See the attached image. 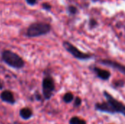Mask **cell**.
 I'll list each match as a JSON object with an SVG mask.
<instances>
[{"instance_id":"obj_1","label":"cell","mask_w":125,"mask_h":124,"mask_svg":"<svg viewBox=\"0 0 125 124\" xmlns=\"http://www.w3.org/2000/svg\"><path fill=\"white\" fill-rule=\"evenodd\" d=\"M51 31V26L48 23L37 22L31 24L26 30V36L29 37H37L48 34Z\"/></svg>"},{"instance_id":"obj_2","label":"cell","mask_w":125,"mask_h":124,"mask_svg":"<svg viewBox=\"0 0 125 124\" xmlns=\"http://www.w3.org/2000/svg\"><path fill=\"white\" fill-rule=\"evenodd\" d=\"M1 56L3 61L11 67L15 69H21L24 66V61L23 58L21 56H19L17 53L11 50H4L2 52Z\"/></svg>"},{"instance_id":"obj_3","label":"cell","mask_w":125,"mask_h":124,"mask_svg":"<svg viewBox=\"0 0 125 124\" xmlns=\"http://www.w3.org/2000/svg\"><path fill=\"white\" fill-rule=\"evenodd\" d=\"M63 46L67 50L70 54H72L75 58L79 59V60H87L89 59L92 57L91 54L85 53L81 52L80 50H78L75 46H74L73 44L67 41H64L63 42Z\"/></svg>"},{"instance_id":"obj_4","label":"cell","mask_w":125,"mask_h":124,"mask_svg":"<svg viewBox=\"0 0 125 124\" xmlns=\"http://www.w3.org/2000/svg\"><path fill=\"white\" fill-rule=\"evenodd\" d=\"M55 89L54 81L51 77H45L42 80V93L45 99H49Z\"/></svg>"},{"instance_id":"obj_5","label":"cell","mask_w":125,"mask_h":124,"mask_svg":"<svg viewBox=\"0 0 125 124\" xmlns=\"http://www.w3.org/2000/svg\"><path fill=\"white\" fill-rule=\"evenodd\" d=\"M104 96H105L107 101L112 106L115 113H121V114H122L123 115L125 116V105H124L122 102L116 100L114 97H113L107 91H104Z\"/></svg>"},{"instance_id":"obj_6","label":"cell","mask_w":125,"mask_h":124,"mask_svg":"<svg viewBox=\"0 0 125 124\" xmlns=\"http://www.w3.org/2000/svg\"><path fill=\"white\" fill-rule=\"evenodd\" d=\"M99 63L108 66V67H111L116 70H118L119 72H122V74L125 75V66L122 65V64H119L116 61H111L109 59H103V60H100Z\"/></svg>"},{"instance_id":"obj_7","label":"cell","mask_w":125,"mask_h":124,"mask_svg":"<svg viewBox=\"0 0 125 124\" xmlns=\"http://www.w3.org/2000/svg\"><path fill=\"white\" fill-rule=\"evenodd\" d=\"M95 108L96 110L100 111V112H103V113H115L112 106L111 105V104L107 101L105 102H102V103H97L95 105Z\"/></svg>"},{"instance_id":"obj_8","label":"cell","mask_w":125,"mask_h":124,"mask_svg":"<svg viewBox=\"0 0 125 124\" xmlns=\"http://www.w3.org/2000/svg\"><path fill=\"white\" fill-rule=\"evenodd\" d=\"M0 97L1 99V100L4 102H7L8 104H14L15 102V99L14 97L13 94L10 91H4L3 92H1Z\"/></svg>"},{"instance_id":"obj_9","label":"cell","mask_w":125,"mask_h":124,"mask_svg":"<svg viewBox=\"0 0 125 124\" xmlns=\"http://www.w3.org/2000/svg\"><path fill=\"white\" fill-rule=\"evenodd\" d=\"M94 71L97 74V77H100L102 80H108L109 77H111V72H108V71H107V70H105V69H102L95 67L94 69Z\"/></svg>"},{"instance_id":"obj_10","label":"cell","mask_w":125,"mask_h":124,"mask_svg":"<svg viewBox=\"0 0 125 124\" xmlns=\"http://www.w3.org/2000/svg\"><path fill=\"white\" fill-rule=\"evenodd\" d=\"M20 116L24 120H28L32 116V111L28 107H24L20 110Z\"/></svg>"},{"instance_id":"obj_11","label":"cell","mask_w":125,"mask_h":124,"mask_svg":"<svg viewBox=\"0 0 125 124\" xmlns=\"http://www.w3.org/2000/svg\"><path fill=\"white\" fill-rule=\"evenodd\" d=\"M70 124H86V123L84 120L75 116L70 120Z\"/></svg>"},{"instance_id":"obj_12","label":"cell","mask_w":125,"mask_h":124,"mask_svg":"<svg viewBox=\"0 0 125 124\" xmlns=\"http://www.w3.org/2000/svg\"><path fill=\"white\" fill-rule=\"evenodd\" d=\"M73 98H74V96H73V94H71V93H67V94H64V96L63 97V100L66 103H70V102H73Z\"/></svg>"},{"instance_id":"obj_13","label":"cell","mask_w":125,"mask_h":124,"mask_svg":"<svg viewBox=\"0 0 125 124\" xmlns=\"http://www.w3.org/2000/svg\"><path fill=\"white\" fill-rule=\"evenodd\" d=\"M68 11L71 13V14H75L77 12V8L74 6H70L68 7Z\"/></svg>"},{"instance_id":"obj_14","label":"cell","mask_w":125,"mask_h":124,"mask_svg":"<svg viewBox=\"0 0 125 124\" xmlns=\"http://www.w3.org/2000/svg\"><path fill=\"white\" fill-rule=\"evenodd\" d=\"M81 105V98L76 97L75 100V102H74V106L75 107H79Z\"/></svg>"},{"instance_id":"obj_15","label":"cell","mask_w":125,"mask_h":124,"mask_svg":"<svg viewBox=\"0 0 125 124\" xmlns=\"http://www.w3.org/2000/svg\"><path fill=\"white\" fill-rule=\"evenodd\" d=\"M42 7H43L45 10H49L51 8V6L48 3H43V4H42Z\"/></svg>"},{"instance_id":"obj_16","label":"cell","mask_w":125,"mask_h":124,"mask_svg":"<svg viewBox=\"0 0 125 124\" xmlns=\"http://www.w3.org/2000/svg\"><path fill=\"white\" fill-rule=\"evenodd\" d=\"M26 2H27L29 4L33 5V4H34L36 3V1H37V0H26Z\"/></svg>"},{"instance_id":"obj_17","label":"cell","mask_w":125,"mask_h":124,"mask_svg":"<svg viewBox=\"0 0 125 124\" xmlns=\"http://www.w3.org/2000/svg\"><path fill=\"white\" fill-rule=\"evenodd\" d=\"M96 25H97L96 20H90V26H91L92 27H93V26H96Z\"/></svg>"},{"instance_id":"obj_18","label":"cell","mask_w":125,"mask_h":124,"mask_svg":"<svg viewBox=\"0 0 125 124\" xmlns=\"http://www.w3.org/2000/svg\"><path fill=\"white\" fill-rule=\"evenodd\" d=\"M3 88V85H2V83L0 80V89H2Z\"/></svg>"}]
</instances>
